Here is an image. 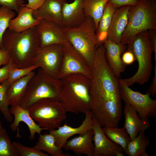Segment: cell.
<instances>
[{"label":"cell","instance_id":"28","mask_svg":"<svg viewBox=\"0 0 156 156\" xmlns=\"http://www.w3.org/2000/svg\"><path fill=\"white\" fill-rule=\"evenodd\" d=\"M150 140L144 131L140 132L138 136L129 142L125 152L129 156H140L146 152Z\"/></svg>","mask_w":156,"mask_h":156},{"label":"cell","instance_id":"19","mask_svg":"<svg viewBox=\"0 0 156 156\" xmlns=\"http://www.w3.org/2000/svg\"><path fill=\"white\" fill-rule=\"evenodd\" d=\"M130 6L117 9L114 13L109 28L107 40L120 44L122 35L128 23V12Z\"/></svg>","mask_w":156,"mask_h":156},{"label":"cell","instance_id":"6","mask_svg":"<svg viewBox=\"0 0 156 156\" xmlns=\"http://www.w3.org/2000/svg\"><path fill=\"white\" fill-rule=\"evenodd\" d=\"M152 29H156V0H140L137 5L130 6L120 43L127 45L137 34Z\"/></svg>","mask_w":156,"mask_h":156},{"label":"cell","instance_id":"9","mask_svg":"<svg viewBox=\"0 0 156 156\" xmlns=\"http://www.w3.org/2000/svg\"><path fill=\"white\" fill-rule=\"evenodd\" d=\"M64 49V46L60 44L40 47L33 58L32 65L38 66L51 77L58 79Z\"/></svg>","mask_w":156,"mask_h":156},{"label":"cell","instance_id":"27","mask_svg":"<svg viewBox=\"0 0 156 156\" xmlns=\"http://www.w3.org/2000/svg\"><path fill=\"white\" fill-rule=\"evenodd\" d=\"M109 0H83V7L86 16L93 20L96 27H98L101 18L105 5Z\"/></svg>","mask_w":156,"mask_h":156},{"label":"cell","instance_id":"21","mask_svg":"<svg viewBox=\"0 0 156 156\" xmlns=\"http://www.w3.org/2000/svg\"><path fill=\"white\" fill-rule=\"evenodd\" d=\"M93 129L89 130L68 140L64 148L66 151L70 150L76 155L84 154L87 156H93Z\"/></svg>","mask_w":156,"mask_h":156},{"label":"cell","instance_id":"40","mask_svg":"<svg viewBox=\"0 0 156 156\" xmlns=\"http://www.w3.org/2000/svg\"><path fill=\"white\" fill-rule=\"evenodd\" d=\"M45 0H28V3L25 6L33 10H36L41 6Z\"/></svg>","mask_w":156,"mask_h":156},{"label":"cell","instance_id":"18","mask_svg":"<svg viewBox=\"0 0 156 156\" xmlns=\"http://www.w3.org/2000/svg\"><path fill=\"white\" fill-rule=\"evenodd\" d=\"M125 117L124 127L129 135L131 140L136 137L139 133L148 129L150 124L148 119L141 118L134 108L125 103L123 110Z\"/></svg>","mask_w":156,"mask_h":156},{"label":"cell","instance_id":"35","mask_svg":"<svg viewBox=\"0 0 156 156\" xmlns=\"http://www.w3.org/2000/svg\"><path fill=\"white\" fill-rule=\"evenodd\" d=\"M14 67L11 59L8 63L0 68V84L7 79L10 70Z\"/></svg>","mask_w":156,"mask_h":156},{"label":"cell","instance_id":"12","mask_svg":"<svg viewBox=\"0 0 156 156\" xmlns=\"http://www.w3.org/2000/svg\"><path fill=\"white\" fill-rule=\"evenodd\" d=\"M35 29L40 39V47L53 44H60L64 47L71 45L62 27L55 23L40 20Z\"/></svg>","mask_w":156,"mask_h":156},{"label":"cell","instance_id":"25","mask_svg":"<svg viewBox=\"0 0 156 156\" xmlns=\"http://www.w3.org/2000/svg\"><path fill=\"white\" fill-rule=\"evenodd\" d=\"M36 150L46 151L52 156H67L62 149L55 144L54 137L52 134L45 133L39 135L38 140L33 147Z\"/></svg>","mask_w":156,"mask_h":156},{"label":"cell","instance_id":"17","mask_svg":"<svg viewBox=\"0 0 156 156\" xmlns=\"http://www.w3.org/2000/svg\"><path fill=\"white\" fill-rule=\"evenodd\" d=\"M103 44L107 62L114 73L119 78L125 71L126 66L122 62L121 56L126 50L127 45L116 43L107 40Z\"/></svg>","mask_w":156,"mask_h":156},{"label":"cell","instance_id":"43","mask_svg":"<svg viewBox=\"0 0 156 156\" xmlns=\"http://www.w3.org/2000/svg\"><path fill=\"white\" fill-rule=\"evenodd\" d=\"M1 49H2V48H1V46L0 45V52L1 51Z\"/></svg>","mask_w":156,"mask_h":156},{"label":"cell","instance_id":"29","mask_svg":"<svg viewBox=\"0 0 156 156\" xmlns=\"http://www.w3.org/2000/svg\"><path fill=\"white\" fill-rule=\"evenodd\" d=\"M19 156L6 130L3 128L0 133V156Z\"/></svg>","mask_w":156,"mask_h":156},{"label":"cell","instance_id":"41","mask_svg":"<svg viewBox=\"0 0 156 156\" xmlns=\"http://www.w3.org/2000/svg\"><path fill=\"white\" fill-rule=\"evenodd\" d=\"M156 93V62L154 68V76L152 80V83L146 93L150 96L153 97Z\"/></svg>","mask_w":156,"mask_h":156},{"label":"cell","instance_id":"36","mask_svg":"<svg viewBox=\"0 0 156 156\" xmlns=\"http://www.w3.org/2000/svg\"><path fill=\"white\" fill-rule=\"evenodd\" d=\"M140 0H109V1L118 8L124 6H133L137 5Z\"/></svg>","mask_w":156,"mask_h":156},{"label":"cell","instance_id":"32","mask_svg":"<svg viewBox=\"0 0 156 156\" xmlns=\"http://www.w3.org/2000/svg\"><path fill=\"white\" fill-rule=\"evenodd\" d=\"M38 68V66L33 65L22 68L14 67L10 70L7 79L4 81L9 86L13 82L27 75Z\"/></svg>","mask_w":156,"mask_h":156},{"label":"cell","instance_id":"16","mask_svg":"<svg viewBox=\"0 0 156 156\" xmlns=\"http://www.w3.org/2000/svg\"><path fill=\"white\" fill-rule=\"evenodd\" d=\"M9 109L10 114L14 116L13 121L10 125V128L12 131H17L16 137H21L18 128L19 123L21 122H23L27 125L30 132L29 139L30 140L34 139L36 133L40 135L42 130H46L44 128L40 127L37 124L30 116L28 110L23 108L20 105L11 106Z\"/></svg>","mask_w":156,"mask_h":156},{"label":"cell","instance_id":"31","mask_svg":"<svg viewBox=\"0 0 156 156\" xmlns=\"http://www.w3.org/2000/svg\"><path fill=\"white\" fill-rule=\"evenodd\" d=\"M9 86L4 81L0 84V112L6 120L12 122L13 118L10 112L7 100V92Z\"/></svg>","mask_w":156,"mask_h":156},{"label":"cell","instance_id":"1","mask_svg":"<svg viewBox=\"0 0 156 156\" xmlns=\"http://www.w3.org/2000/svg\"><path fill=\"white\" fill-rule=\"evenodd\" d=\"M90 110L101 127H118L122 115L119 78L109 66L103 45L99 46L91 67Z\"/></svg>","mask_w":156,"mask_h":156},{"label":"cell","instance_id":"14","mask_svg":"<svg viewBox=\"0 0 156 156\" xmlns=\"http://www.w3.org/2000/svg\"><path fill=\"white\" fill-rule=\"evenodd\" d=\"M85 114V118L78 127H73L66 123L63 126L59 127L57 129L49 130V133L54 137L57 146L62 149L64 148L68 139L71 137L76 134H82L92 129L94 122L91 111H87Z\"/></svg>","mask_w":156,"mask_h":156},{"label":"cell","instance_id":"42","mask_svg":"<svg viewBox=\"0 0 156 156\" xmlns=\"http://www.w3.org/2000/svg\"><path fill=\"white\" fill-rule=\"evenodd\" d=\"M3 128L2 123L0 119V133L1 132Z\"/></svg>","mask_w":156,"mask_h":156},{"label":"cell","instance_id":"7","mask_svg":"<svg viewBox=\"0 0 156 156\" xmlns=\"http://www.w3.org/2000/svg\"><path fill=\"white\" fill-rule=\"evenodd\" d=\"M61 86L60 79L51 77L38 68L37 72L28 83L20 105L28 109L34 103L42 99L53 98L60 101Z\"/></svg>","mask_w":156,"mask_h":156},{"label":"cell","instance_id":"38","mask_svg":"<svg viewBox=\"0 0 156 156\" xmlns=\"http://www.w3.org/2000/svg\"><path fill=\"white\" fill-rule=\"evenodd\" d=\"M149 37L152 51L155 53V60L156 62V29L148 30Z\"/></svg>","mask_w":156,"mask_h":156},{"label":"cell","instance_id":"23","mask_svg":"<svg viewBox=\"0 0 156 156\" xmlns=\"http://www.w3.org/2000/svg\"><path fill=\"white\" fill-rule=\"evenodd\" d=\"M34 71L12 83L7 92L8 103L11 106L20 105L26 91L28 84L34 75Z\"/></svg>","mask_w":156,"mask_h":156},{"label":"cell","instance_id":"5","mask_svg":"<svg viewBox=\"0 0 156 156\" xmlns=\"http://www.w3.org/2000/svg\"><path fill=\"white\" fill-rule=\"evenodd\" d=\"M127 49L133 53L138 63L135 73L128 78L119 79L120 83L130 87L137 83L140 85L146 83L151 76L153 65V51L148 30L141 32L135 35L127 44Z\"/></svg>","mask_w":156,"mask_h":156},{"label":"cell","instance_id":"33","mask_svg":"<svg viewBox=\"0 0 156 156\" xmlns=\"http://www.w3.org/2000/svg\"><path fill=\"white\" fill-rule=\"evenodd\" d=\"M16 150L21 156H49L48 154L41 151L35 149L33 147H30L24 145L21 143L15 141L12 143Z\"/></svg>","mask_w":156,"mask_h":156},{"label":"cell","instance_id":"8","mask_svg":"<svg viewBox=\"0 0 156 156\" xmlns=\"http://www.w3.org/2000/svg\"><path fill=\"white\" fill-rule=\"evenodd\" d=\"M28 110L30 116L39 126L47 130L57 128L67 118V112L62 103L55 99H40Z\"/></svg>","mask_w":156,"mask_h":156},{"label":"cell","instance_id":"34","mask_svg":"<svg viewBox=\"0 0 156 156\" xmlns=\"http://www.w3.org/2000/svg\"><path fill=\"white\" fill-rule=\"evenodd\" d=\"M24 4L23 0H0V5L6 7L17 13Z\"/></svg>","mask_w":156,"mask_h":156},{"label":"cell","instance_id":"24","mask_svg":"<svg viewBox=\"0 0 156 156\" xmlns=\"http://www.w3.org/2000/svg\"><path fill=\"white\" fill-rule=\"evenodd\" d=\"M118 8L109 1L106 3L96 29V34L101 44L107 40V31L113 15Z\"/></svg>","mask_w":156,"mask_h":156},{"label":"cell","instance_id":"20","mask_svg":"<svg viewBox=\"0 0 156 156\" xmlns=\"http://www.w3.org/2000/svg\"><path fill=\"white\" fill-rule=\"evenodd\" d=\"M83 0H74L65 3L62 9L63 27H72L78 25L86 16L83 7Z\"/></svg>","mask_w":156,"mask_h":156},{"label":"cell","instance_id":"13","mask_svg":"<svg viewBox=\"0 0 156 156\" xmlns=\"http://www.w3.org/2000/svg\"><path fill=\"white\" fill-rule=\"evenodd\" d=\"M93 156H123V148L109 139L104 134L97 120L93 117Z\"/></svg>","mask_w":156,"mask_h":156},{"label":"cell","instance_id":"26","mask_svg":"<svg viewBox=\"0 0 156 156\" xmlns=\"http://www.w3.org/2000/svg\"><path fill=\"white\" fill-rule=\"evenodd\" d=\"M102 129L105 135L111 140L120 146L125 153L127 145L131 141L130 137L123 127L106 126Z\"/></svg>","mask_w":156,"mask_h":156},{"label":"cell","instance_id":"39","mask_svg":"<svg viewBox=\"0 0 156 156\" xmlns=\"http://www.w3.org/2000/svg\"><path fill=\"white\" fill-rule=\"evenodd\" d=\"M11 59L10 56L8 51L2 48L0 52V66L7 64Z\"/></svg>","mask_w":156,"mask_h":156},{"label":"cell","instance_id":"37","mask_svg":"<svg viewBox=\"0 0 156 156\" xmlns=\"http://www.w3.org/2000/svg\"><path fill=\"white\" fill-rule=\"evenodd\" d=\"M121 58L122 62L126 65L132 64L136 61L133 53L127 49L123 53Z\"/></svg>","mask_w":156,"mask_h":156},{"label":"cell","instance_id":"30","mask_svg":"<svg viewBox=\"0 0 156 156\" xmlns=\"http://www.w3.org/2000/svg\"><path fill=\"white\" fill-rule=\"evenodd\" d=\"M15 16L13 10L3 6L0 7V45L1 48L3 35L9 27L10 21Z\"/></svg>","mask_w":156,"mask_h":156},{"label":"cell","instance_id":"10","mask_svg":"<svg viewBox=\"0 0 156 156\" xmlns=\"http://www.w3.org/2000/svg\"><path fill=\"white\" fill-rule=\"evenodd\" d=\"M120 83L121 99L125 103L132 106L140 118L148 119L156 116V100L151 98L147 93L143 94L135 91L129 87Z\"/></svg>","mask_w":156,"mask_h":156},{"label":"cell","instance_id":"22","mask_svg":"<svg viewBox=\"0 0 156 156\" xmlns=\"http://www.w3.org/2000/svg\"><path fill=\"white\" fill-rule=\"evenodd\" d=\"M33 10L25 6L21 7L17 16L10 21L9 29L16 32H21L36 26L40 20L34 17Z\"/></svg>","mask_w":156,"mask_h":156},{"label":"cell","instance_id":"2","mask_svg":"<svg viewBox=\"0 0 156 156\" xmlns=\"http://www.w3.org/2000/svg\"><path fill=\"white\" fill-rule=\"evenodd\" d=\"M40 47L35 26L21 32L9 29L2 37V48L8 51L14 67L17 68L32 65L33 58Z\"/></svg>","mask_w":156,"mask_h":156},{"label":"cell","instance_id":"15","mask_svg":"<svg viewBox=\"0 0 156 156\" xmlns=\"http://www.w3.org/2000/svg\"><path fill=\"white\" fill-rule=\"evenodd\" d=\"M66 0H45L42 5L33 10L35 18L49 21L63 27L62 9Z\"/></svg>","mask_w":156,"mask_h":156},{"label":"cell","instance_id":"11","mask_svg":"<svg viewBox=\"0 0 156 156\" xmlns=\"http://www.w3.org/2000/svg\"><path fill=\"white\" fill-rule=\"evenodd\" d=\"M74 74H81L90 79L92 70L84 58L70 45L64 47L63 60L58 79H61Z\"/></svg>","mask_w":156,"mask_h":156},{"label":"cell","instance_id":"4","mask_svg":"<svg viewBox=\"0 0 156 156\" xmlns=\"http://www.w3.org/2000/svg\"><path fill=\"white\" fill-rule=\"evenodd\" d=\"M69 41L84 58L91 68L98 47L100 44L93 19L86 16L78 25L62 27Z\"/></svg>","mask_w":156,"mask_h":156},{"label":"cell","instance_id":"3","mask_svg":"<svg viewBox=\"0 0 156 156\" xmlns=\"http://www.w3.org/2000/svg\"><path fill=\"white\" fill-rule=\"evenodd\" d=\"M60 79V101L66 112L77 114L90 110V79L74 74Z\"/></svg>","mask_w":156,"mask_h":156}]
</instances>
